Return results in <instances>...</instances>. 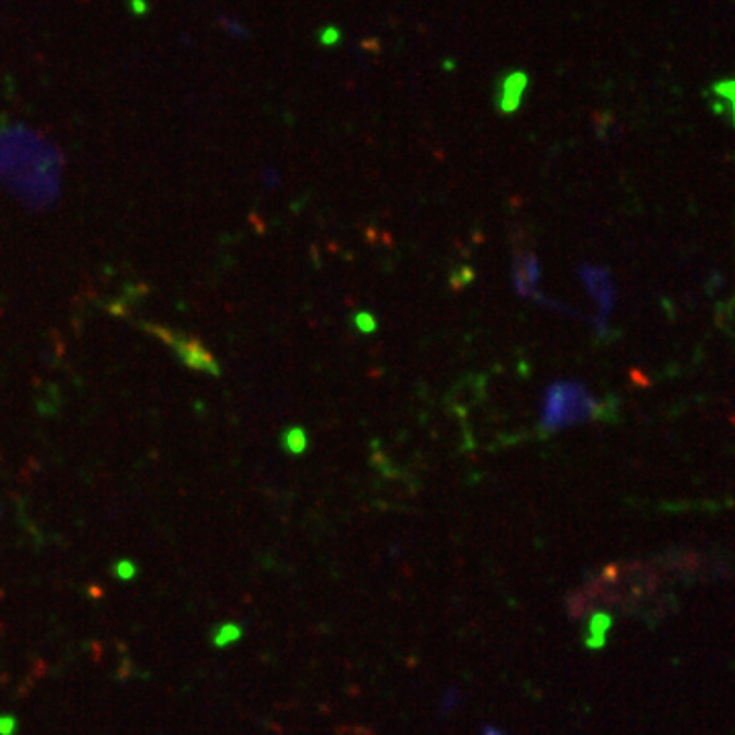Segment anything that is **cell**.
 <instances>
[{
	"instance_id": "cell-1",
	"label": "cell",
	"mask_w": 735,
	"mask_h": 735,
	"mask_svg": "<svg viewBox=\"0 0 735 735\" xmlns=\"http://www.w3.org/2000/svg\"><path fill=\"white\" fill-rule=\"evenodd\" d=\"M61 156L37 135H0V180L29 206H47L60 188Z\"/></svg>"
},
{
	"instance_id": "cell-2",
	"label": "cell",
	"mask_w": 735,
	"mask_h": 735,
	"mask_svg": "<svg viewBox=\"0 0 735 735\" xmlns=\"http://www.w3.org/2000/svg\"><path fill=\"white\" fill-rule=\"evenodd\" d=\"M603 415V405L576 380H560L544 394L541 429L553 433L558 429L580 425Z\"/></svg>"
},
{
	"instance_id": "cell-3",
	"label": "cell",
	"mask_w": 735,
	"mask_h": 735,
	"mask_svg": "<svg viewBox=\"0 0 735 735\" xmlns=\"http://www.w3.org/2000/svg\"><path fill=\"white\" fill-rule=\"evenodd\" d=\"M580 280L591 292L592 301L598 305V317L594 319V325H596V331L603 335L607 331L609 317H611L615 301H617V290L612 284L611 274H609V270H605L601 265L586 264L580 268Z\"/></svg>"
},
{
	"instance_id": "cell-4",
	"label": "cell",
	"mask_w": 735,
	"mask_h": 735,
	"mask_svg": "<svg viewBox=\"0 0 735 735\" xmlns=\"http://www.w3.org/2000/svg\"><path fill=\"white\" fill-rule=\"evenodd\" d=\"M539 274L541 268L531 251H517L513 258V282L521 296L544 301L539 292Z\"/></svg>"
},
{
	"instance_id": "cell-5",
	"label": "cell",
	"mask_w": 735,
	"mask_h": 735,
	"mask_svg": "<svg viewBox=\"0 0 735 735\" xmlns=\"http://www.w3.org/2000/svg\"><path fill=\"white\" fill-rule=\"evenodd\" d=\"M527 88V76L523 72H513L505 80L501 82V88L496 92V104L498 111L505 115H513L515 111H519L523 94Z\"/></svg>"
},
{
	"instance_id": "cell-6",
	"label": "cell",
	"mask_w": 735,
	"mask_h": 735,
	"mask_svg": "<svg viewBox=\"0 0 735 735\" xmlns=\"http://www.w3.org/2000/svg\"><path fill=\"white\" fill-rule=\"evenodd\" d=\"M609 625H611L609 615H605V612H594L591 617V623H589V627H591V637L586 639V646H589V648H601V646L605 643V632L609 629Z\"/></svg>"
},
{
	"instance_id": "cell-7",
	"label": "cell",
	"mask_w": 735,
	"mask_h": 735,
	"mask_svg": "<svg viewBox=\"0 0 735 735\" xmlns=\"http://www.w3.org/2000/svg\"><path fill=\"white\" fill-rule=\"evenodd\" d=\"M282 446L288 453L292 456H301L305 453L306 448H308V439H306V433L301 427H290L282 435Z\"/></svg>"
},
{
	"instance_id": "cell-8",
	"label": "cell",
	"mask_w": 735,
	"mask_h": 735,
	"mask_svg": "<svg viewBox=\"0 0 735 735\" xmlns=\"http://www.w3.org/2000/svg\"><path fill=\"white\" fill-rule=\"evenodd\" d=\"M244 635V627L237 623H223L213 632V643L217 648H225L229 643H235L237 639H241Z\"/></svg>"
},
{
	"instance_id": "cell-9",
	"label": "cell",
	"mask_w": 735,
	"mask_h": 735,
	"mask_svg": "<svg viewBox=\"0 0 735 735\" xmlns=\"http://www.w3.org/2000/svg\"><path fill=\"white\" fill-rule=\"evenodd\" d=\"M353 325L358 327L362 333H372V331H376V319H374V315L362 310L353 317Z\"/></svg>"
},
{
	"instance_id": "cell-10",
	"label": "cell",
	"mask_w": 735,
	"mask_h": 735,
	"mask_svg": "<svg viewBox=\"0 0 735 735\" xmlns=\"http://www.w3.org/2000/svg\"><path fill=\"white\" fill-rule=\"evenodd\" d=\"M19 727L17 717L13 715H0V735H15Z\"/></svg>"
},
{
	"instance_id": "cell-11",
	"label": "cell",
	"mask_w": 735,
	"mask_h": 735,
	"mask_svg": "<svg viewBox=\"0 0 735 735\" xmlns=\"http://www.w3.org/2000/svg\"><path fill=\"white\" fill-rule=\"evenodd\" d=\"M115 574H117L121 580H131V578L135 576V566H133V562H129V560H121V562H117V566H115Z\"/></svg>"
},
{
	"instance_id": "cell-12",
	"label": "cell",
	"mask_w": 735,
	"mask_h": 735,
	"mask_svg": "<svg viewBox=\"0 0 735 735\" xmlns=\"http://www.w3.org/2000/svg\"><path fill=\"white\" fill-rule=\"evenodd\" d=\"M319 39H321V45H335L337 41L341 39V33H339V29H335V27H327V29H323L321 31V35H319Z\"/></svg>"
},
{
	"instance_id": "cell-13",
	"label": "cell",
	"mask_w": 735,
	"mask_h": 735,
	"mask_svg": "<svg viewBox=\"0 0 735 735\" xmlns=\"http://www.w3.org/2000/svg\"><path fill=\"white\" fill-rule=\"evenodd\" d=\"M484 735H501V734H498L496 729H492V727H486V729H484Z\"/></svg>"
}]
</instances>
